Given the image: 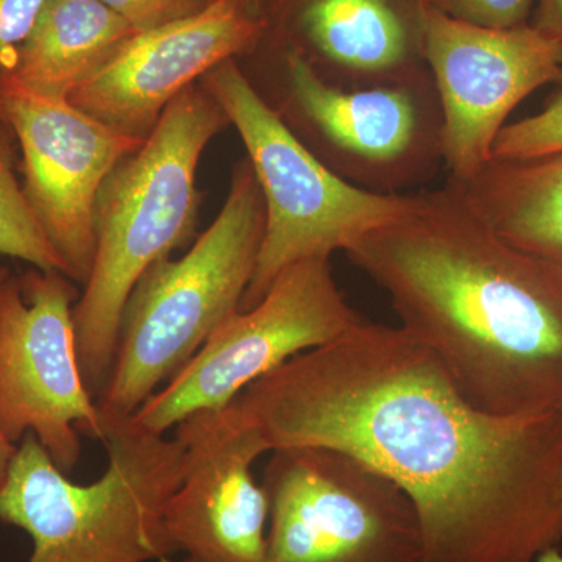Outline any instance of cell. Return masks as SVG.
<instances>
[{"label":"cell","instance_id":"cell-1","mask_svg":"<svg viewBox=\"0 0 562 562\" xmlns=\"http://www.w3.org/2000/svg\"><path fill=\"white\" fill-rule=\"evenodd\" d=\"M235 401L271 452L336 450L401 487L422 562H532L562 541V413L482 412L401 325L362 321Z\"/></svg>","mask_w":562,"mask_h":562},{"label":"cell","instance_id":"cell-2","mask_svg":"<svg viewBox=\"0 0 562 562\" xmlns=\"http://www.w3.org/2000/svg\"><path fill=\"white\" fill-rule=\"evenodd\" d=\"M401 327L495 416L562 413V279L502 239L457 181L344 251Z\"/></svg>","mask_w":562,"mask_h":562},{"label":"cell","instance_id":"cell-3","mask_svg":"<svg viewBox=\"0 0 562 562\" xmlns=\"http://www.w3.org/2000/svg\"><path fill=\"white\" fill-rule=\"evenodd\" d=\"M228 125L213 95L192 85L103 181L94 209V262L74 306L81 375L95 401L113 369L128 295L154 262L190 241L201 203L199 161Z\"/></svg>","mask_w":562,"mask_h":562},{"label":"cell","instance_id":"cell-4","mask_svg":"<svg viewBox=\"0 0 562 562\" xmlns=\"http://www.w3.org/2000/svg\"><path fill=\"white\" fill-rule=\"evenodd\" d=\"M105 472L70 482L33 432L18 443L0 484V522L32 538L27 562H150L177 552L165 509L181 482L183 447L136 424L102 414Z\"/></svg>","mask_w":562,"mask_h":562},{"label":"cell","instance_id":"cell-5","mask_svg":"<svg viewBox=\"0 0 562 562\" xmlns=\"http://www.w3.org/2000/svg\"><path fill=\"white\" fill-rule=\"evenodd\" d=\"M265 225L260 183L244 158L213 224L179 260L154 262L128 295L113 369L98 397L102 414L133 416L239 312Z\"/></svg>","mask_w":562,"mask_h":562},{"label":"cell","instance_id":"cell-6","mask_svg":"<svg viewBox=\"0 0 562 562\" xmlns=\"http://www.w3.org/2000/svg\"><path fill=\"white\" fill-rule=\"evenodd\" d=\"M201 85L241 135L265 199V235L239 312L257 305L284 269L346 251L419 203L420 191L376 194L336 176L261 98L235 58L206 72Z\"/></svg>","mask_w":562,"mask_h":562},{"label":"cell","instance_id":"cell-7","mask_svg":"<svg viewBox=\"0 0 562 562\" xmlns=\"http://www.w3.org/2000/svg\"><path fill=\"white\" fill-rule=\"evenodd\" d=\"M265 101L306 149L361 190L408 194L443 168L442 110L430 70L379 87H338L288 49L276 94Z\"/></svg>","mask_w":562,"mask_h":562},{"label":"cell","instance_id":"cell-8","mask_svg":"<svg viewBox=\"0 0 562 562\" xmlns=\"http://www.w3.org/2000/svg\"><path fill=\"white\" fill-rule=\"evenodd\" d=\"M265 562H422L413 503L382 473L322 447L271 452Z\"/></svg>","mask_w":562,"mask_h":562},{"label":"cell","instance_id":"cell-9","mask_svg":"<svg viewBox=\"0 0 562 562\" xmlns=\"http://www.w3.org/2000/svg\"><path fill=\"white\" fill-rule=\"evenodd\" d=\"M362 321L339 290L330 258L295 262L257 305L232 314L133 419L166 435L191 414L231 405L291 358L341 338Z\"/></svg>","mask_w":562,"mask_h":562},{"label":"cell","instance_id":"cell-10","mask_svg":"<svg viewBox=\"0 0 562 562\" xmlns=\"http://www.w3.org/2000/svg\"><path fill=\"white\" fill-rule=\"evenodd\" d=\"M76 286L32 268L0 283V427L11 442L33 432L63 472L80 460V436L103 438V417L81 375Z\"/></svg>","mask_w":562,"mask_h":562},{"label":"cell","instance_id":"cell-11","mask_svg":"<svg viewBox=\"0 0 562 562\" xmlns=\"http://www.w3.org/2000/svg\"><path fill=\"white\" fill-rule=\"evenodd\" d=\"M424 57L441 102L443 168L468 183L491 161L509 114L528 95L562 81V43L530 24L487 29L427 2Z\"/></svg>","mask_w":562,"mask_h":562},{"label":"cell","instance_id":"cell-12","mask_svg":"<svg viewBox=\"0 0 562 562\" xmlns=\"http://www.w3.org/2000/svg\"><path fill=\"white\" fill-rule=\"evenodd\" d=\"M0 120L21 149L22 188L41 231L68 266L69 279L85 284L94 262L99 191L144 140L106 127L68 99L36 94L3 70Z\"/></svg>","mask_w":562,"mask_h":562},{"label":"cell","instance_id":"cell-13","mask_svg":"<svg viewBox=\"0 0 562 562\" xmlns=\"http://www.w3.org/2000/svg\"><path fill=\"white\" fill-rule=\"evenodd\" d=\"M181 482L165 509L177 552L199 562H265L269 502L255 480L271 447L238 402L188 416L176 428Z\"/></svg>","mask_w":562,"mask_h":562},{"label":"cell","instance_id":"cell-14","mask_svg":"<svg viewBox=\"0 0 562 562\" xmlns=\"http://www.w3.org/2000/svg\"><path fill=\"white\" fill-rule=\"evenodd\" d=\"M265 18L213 0L183 20L136 33L69 102L106 127L146 140L177 98L221 63L254 49Z\"/></svg>","mask_w":562,"mask_h":562},{"label":"cell","instance_id":"cell-15","mask_svg":"<svg viewBox=\"0 0 562 562\" xmlns=\"http://www.w3.org/2000/svg\"><path fill=\"white\" fill-rule=\"evenodd\" d=\"M427 0H301L292 50L325 80L379 87L428 70L424 57Z\"/></svg>","mask_w":562,"mask_h":562},{"label":"cell","instance_id":"cell-16","mask_svg":"<svg viewBox=\"0 0 562 562\" xmlns=\"http://www.w3.org/2000/svg\"><path fill=\"white\" fill-rule=\"evenodd\" d=\"M139 33L99 0H46L0 70L36 94L68 99Z\"/></svg>","mask_w":562,"mask_h":562},{"label":"cell","instance_id":"cell-17","mask_svg":"<svg viewBox=\"0 0 562 562\" xmlns=\"http://www.w3.org/2000/svg\"><path fill=\"white\" fill-rule=\"evenodd\" d=\"M495 233L562 279V151L495 160L460 183Z\"/></svg>","mask_w":562,"mask_h":562},{"label":"cell","instance_id":"cell-18","mask_svg":"<svg viewBox=\"0 0 562 562\" xmlns=\"http://www.w3.org/2000/svg\"><path fill=\"white\" fill-rule=\"evenodd\" d=\"M16 146L13 132L0 120V255L69 277L68 266L41 231L18 179Z\"/></svg>","mask_w":562,"mask_h":562},{"label":"cell","instance_id":"cell-19","mask_svg":"<svg viewBox=\"0 0 562 562\" xmlns=\"http://www.w3.org/2000/svg\"><path fill=\"white\" fill-rule=\"evenodd\" d=\"M558 151H562V92L539 113L506 124L492 147V158L527 160Z\"/></svg>","mask_w":562,"mask_h":562},{"label":"cell","instance_id":"cell-20","mask_svg":"<svg viewBox=\"0 0 562 562\" xmlns=\"http://www.w3.org/2000/svg\"><path fill=\"white\" fill-rule=\"evenodd\" d=\"M447 16L487 29L527 25L536 0H427Z\"/></svg>","mask_w":562,"mask_h":562},{"label":"cell","instance_id":"cell-21","mask_svg":"<svg viewBox=\"0 0 562 562\" xmlns=\"http://www.w3.org/2000/svg\"><path fill=\"white\" fill-rule=\"evenodd\" d=\"M138 32L150 31L169 22L199 13L206 0H99Z\"/></svg>","mask_w":562,"mask_h":562},{"label":"cell","instance_id":"cell-22","mask_svg":"<svg viewBox=\"0 0 562 562\" xmlns=\"http://www.w3.org/2000/svg\"><path fill=\"white\" fill-rule=\"evenodd\" d=\"M46 0H0V63L32 31Z\"/></svg>","mask_w":562,"mask_h":562},{"label":"cell","instance_id":"cell-23","mask_svg":"<svg viewBox=\"0 0 562 562\" xmlns=\"http://www.w3.org/2000/svg\"><path fill=\"white\" fill-rule=\"evenodd\" d=\"M531 27L549 38L562 43V0H536Z\"/></svg>","mask_w":562,"mask_h":562},{"label":"cell","instance_id":"cell-24","mask_svg":"<svg viewBox=\"0 0 562 562\" xmlns=\"http://www.w3.org/2000/svg\"><path fill=\"white\" fill-rule=\"evenodd\" d=\"M9 269L0 266V283L3 279L9 276ZM18 443L11 442L0 427V484L5 480L7 473H9L11 461H13L14 454H16Z\"/></svg>","mask_w":562,"mask_h":562},{"label":"cell","instance_id":"cell-25","mask_svg":"<svg viewBox=\"0 0 562 562\" xmlns=\"http://www.w3.org/2000/svg\"><path fill=\"white\" fill-rule=\"evenodd\" d=\"M231 2L251 18H265L262 16L265 0H231Z\"/></svg>","mask_w":562,"mask_h":562},{"label":"cell","instance_id":"cell-26","mask_svg":"<svg viewBox=\"0 0 562 562\" xmlns=\"http://www.w3.org/2000/svg\"><path fill=\"white\" fill-rule=\"evenodd\" d=\"M532 562H562V550L560 546L550 547L543 550Z\"/></svg>","mask_w":562,"mask_h":562},{"label":"cell","instance_id":"cell-27","mask_svg":"<svg viewBox=\"0 0 562 562\" xmlns=\"http://www.w3.org/2000/svg\"><path fill=\"white\" fill-rule=\"evenodd\" d=\"M183 562H199V561L191 560V558H188V557H187V560H184Z\"/></svg>","mask_w":562,"mask_h":562},{"label":"cell","instance_id":"cell-28","mask_svg":"<svg viewBox=\"0 0 562 562\" xmlns=\"http://www.w3.org/2000/svg\"><path fill=\"white\" fill-rule=\"evenodd\" d=\"M560 495H561V501H562V476H561Z\"/></svg>","mask_w":562,"mask_h":562},{"label":"cell","instance_id":"cell-29","mask_svg":"<svg viewBox=\"0 0 562 562\" xmlns=\"http://www.w3.org/2000/svg\"><path fill=\"white\" fill-rule=\"evenodd\" d=\"M206 2H213V0H206Z\"/></svg>","mask_w":562,"mask_h":562}]
</instances>
